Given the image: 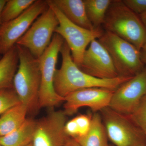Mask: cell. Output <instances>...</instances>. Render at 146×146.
Here are the masks:
<instances>
[{"mask_svg":"<svg viewBox=\"0 0 146 146\" xmlns=\"http://www.w3.org/2000/svg\"><path fill=\"white\" fill-rule=\"evenodd\" d=\"M146 146V145H145V146Z\"/></svg>","mask_w":146,"mask_h":146,"instance_id":"cell-34","label":"cell"},{"mask_svg":"<svg viewBox=\"0 0 146 146\" xmlns=\"http://www.w3.org/2000/svg\"><path fill=\"white\" fill-rule=\"evenodd\" d=\"M47 1L59 22L54 33L59 35L64 39L70 50L73 61L79 68L87 47L94 39H98L104 30L102 29L89 30L77 25L67 19L50 0Z\"/></svg>","mask_w":146,"mask_h":146,"instance_id":"cell-7","label":"cell"},{"mask_svg":"<svg viewBox=\"0 0 146 146\" xmlns=\"http://www.w3.org/2000/svg\"><path fill=\"white\" fill-rule=\"evenodd\" d=\"M139 16L146 29V12Z\"/></svg>","mask_w":146,"mask_h":146,"instance_id":"cell-28","label":"cell"},{"mask_svg":"<svg viewBox=\"0 0 146 146\" xmlns=\"http://www.w3.org/2000/svg\"><path fill=\"white\" fill-rule=\"evenodd\" d=\"M36 121L26 118L20 127L5 136L0 137V145L5 146H26L32 143Z\"/></svg>","mask_w":146,"mask_h":146,"instance_id":"cell-15","label":"cell"},{"mask_svg":"<svg viewBox=\"0 0 146 146\" xmlns=\"http://www.w3.org/2000/svg\"><path fill=\"white\" fill-rule=\"evenodd\" d=\"M0 146H3V145H0Z\"/></svg>","mask_w":146,"mask_h":146,"instance_id":"cell-32","label":"cell"},{"mask_svg":"<svg viewBox=\"0 0 146 146\" xmlns=\"http://www.w3.org/2000/svg\"><path fill=\"white\" fill-rule=\"evenodd\" d=\"M64 146H80L74 138L69 137Z\"/></svg>","mask_w":146,"mask_h":146,"instance_id":"cell-26","label":"cell"},{"mask_svg":"<svg viewBox=\"0 0 146 146\" xmlns=\"http://www.w3.org/2000/svg\"><path fill=\"white\" fill-rule=\"evenodd\" d=\"M60 53L62 56V64L56 72L54 88L56 94L64 98L73 92L86 88L115 90L132 78L119 76L112 79H100L84 72L73 61L70 50L65 41Z\"/></svg>","mask_w":146,"mask_h":146,"instance_id":"cell-1","label":"cell"},{"mask_svg":"<svg viewBox=\"0 0 146 146\" xmlns=\"http://www.w3.org/2000/svg\"><path fill=\"white\" fill-rule=\"evenodd\" d=\"M129 116L142 130H146V95L141 100L135 111Z\"/></svg>","mask_w":146,"mask_h":146,"instance_id":"cell-22","label":"cell"},{"mask_svg":"<svg viewBox=\"0 0 146 146\" xmlns=\"http://www.w3.org/2000/svg\"><path fill=\"white\" fill-rule=\"evenodd\" d=\"M16 46L11 48L0 59V90L13 87V82L19 65Z\"/></svg>","mask_w":146,"mask_h":146,"instance_id":"cell-17","label":"cell"},{"mask_svg":"<svg viewBox=\"0 0 146 146\" xmlns=\"http://www.w3.org/2000/svg\"><path fill=\"white\" fill-rule=\"evenodd\" d=\"M122 1L127 7L138 16L146 12V0H122Z\"/></svg>","mask_w":146,"mask_h":146,"instance_id":"cell-24","label":"cell"},{"mask_svg":"<svg viewBox=\"0 0 146 146\" xmlns=\"http://www.w3.org/2000/svg\"><path fill=\"white\" fill-rule=\"evenodd\" d=\"M86 15L95 30L102 29L112 0H84Z\"/></svg>","mask_w":146,"mask_h":146,"instance_id":"cell-19","label":"cell"},{"mask_svg":"<svg viewBox=\"0 0 146 146\" xmlns=\"http://www.w3.org/2000/svg\"><path fill=\"white\" fill-rule=\"evenodd\" d=\"M64 40L59 35L54 33L50 44L38 58L41 73L39 91V108H52L64 101V98L58 96L54 88L55 74L58 58Z\"/></svg>","mask_w":146,"mask_h":146,"instance_id":"cell-5","label":"cell"},{"mask_svg":"<svg viewBox=\"0 0 146 146\" xmlns=\"http://www.w3.org/2000/svg\"><path fill=\"white\" fill-rule=\"evenodd\" d=\"M27 108L22 103L11 108L0 117V137L5 136L18 128L26 119Z\"/></svg>","mask_w":146,"mask_h":146,"instance_id":"cell-18","label":"cell"},{"mask_svg":"<svg viewBox=\"0 0 146 146\" xmlns=\"http://www.w3.org/2000/svg\"><path fill=\"white\" fill-rule=\"evenodd\" d=\"M1 57H1V54H0V59H1Z\"/></svg>","mask_w":146,"mask_h":146,"instance_id":"cell-31","label":"cell"},{"mask_svg":"<svg viewBox=\"0 0 146 146\" xmlns=\"http://www.w3.org/2000/svg\"><path fill=\"white\" fill-rule=\"evenodd\" d=\"M98 39L109 53L119 76L132 77L145 68L140 51L132 44L106 31Z\"/></svg>","mask_w":146,"mask_h":146,"instance_id":"cell-4","label":"cell"},{"mask_svg":"<svg viewBox=\"0 0 146 146\" xmlns=\"http://www.w3.org/2000/svg\"><path fill=\"white\" fill-rule=\"evenodd\" d=\"M115 90L102 88L80 89L64 98V112L66 115H74L79 108L88 107L98 112L108 107Z\"/></svg>","mask_w":146,"mask_h":146,"instance_id":"cell-12","label":"cell"},{"mask_svg":"<svg viewBox=\"0 0 146 146\" xmlns=\"http://www.w3.org/2000/svg\"><path fill=\"white\" fill-rule=\"evenodd\" d=\"M80 69L84 72L100 79H112L119 76L112 58L98 39L88 46Z\"/></svg>","mask_w":146,"mask_h":146,"instance_id":"cell-13","label":"cell"},{"mask_svg":"<svg viewBox=\"0 0 146 146\" xmlns=\"http://www.w3.org/2000/svg\"><path fill=\"white\" fill-rule=\"evenodd\" d=\"M68 19L77 25L95 30L86 15L84 0H50Z\"/></svg>","mask_w":146,"mask_h":146,"instance_id":"cell-14","label":"cell"},{"mask_svg":"<svg viewBox=\"0 0 146 146\" xmlns=\"http://www.w3.org/2000/svg\"><path fill=\"white\" fill-rule=\"evenodd\" d=\"M19 55V65L13 79V88L21 103L28 113L39 109V98L41 73L38 58L23 47L16 45Z\"/></svg>","mask_w":146,"mask_h":146,"instance_id":"cell-2","label":"cell"},{"mask_svg":"<svg viewBox=\"0 0 146 146\" xmlns=\"http://www.w3.org/2000/svg\"><path fill=\"white\" fill-rule=\"evenodd\" d=\"M109 146H110V145H109Z\"/></svg>","mask_w":146,"mask_h":146,"instance_id":"cell-33","label":"cell"},{"mask_svg":"<svg viewBox=\"0 0 146 146\" xmlns=\"http://www.w3.org/2000/svg\"><path fill=\"white\" fill-rule=\"evenodd\" d=\"M47 1L35 0L22 14L0 27V54L4 55L16 46L35 21L48 8Z\"/></svg>","mask_w":146,"mask_h":146,"instance_id":"cell-9","label":"cell"},{"mask_svg":"<svg viewBox=\"0 0 146 146\" xmlns=\"http://www.w3.org/2000/svg\"><path fill=\"white\" fill-rule=\"evenodd\" d=\"M146 95V67L115 90L108 107L122 115L130 116Z\"/></svg>","mask_w":146,"mask_h":146,"instance_id":"cell-10","label":"cell"},{"mask_svg":"<svg viewBox=\"0 0 146 146\" xmlns=\"http://www.w3.org/2000/svg\"><path fill=\"white\" fill-rule=\"evenodd\" d=\"M35 0H8L1 14L2 23L12 21L21 16Z\"/></svg>","mask_w":146,"mask_h":146,"instance_id":"cell-20","label":"cell"},{"mask_svg":"<svg viewBox=\"0 0 146 146\" xmlns=\"http://www.w3.org/2000/svg\"><path fill=\"white\" fill-rule=\"evenodd\" d=\"M21 103L13 87L0 90V115Z\"/></svg>","mask_w":146,"mask_h":146,"instance_id":"cell-21","label":"cell"},{"mask_svg":"<svg viewBox=\"0 0 146 146\" xmlns=\"http://www.w3.org/2000/svg\"><path fill=\"white\" fill-rule=\"evenodd\" d=\"M66 115L62 110L52 111L36 121L33 146H64L69 136L65 131Z\"/></svg>","mask_w":146,"mask_h":146,"instance_id":"cell-11","label":"cell"},{"mask_svg":"<svg viewBox=\"0 0 146 146\" xmlns=\"http://www.w3.org/2000/svg\"><path fill=\"white\" fill-rule=\"evenodd\" d=\"M144 131V132H145V134L146 136V130H145V131Z\"/></svg>","mask_w":146,"mask_h":146,"instance_id":"cell-30","label":"cell"},{"mask_svg":"<svg viewBox=\"0 0 146 146\" xmlns=\"http://www.w3.org/2000/svg\"><path fill=\"white\" fill-rule=\"evenodd\" d=\"M92 116L91 114H81L74 118L78 130L77 138L84 136L88 132L91 125Z\"/></svg>","mask_w":146,"mask_h":146,"instance_id":"cell-23","label":"cell"},{"mask_svg":"<svg viewBox=\"0 0 146 146\" xmlns=\"http://www.w3.org/2000/svg\"><path fill=\"white\" fill-rule=\"evenodd\" d=\"M141 60L145 65H146V40L143 46L140 51Z\"/></svg>","mask_w":146,"mask_h":146,"instance_id":"cell-25","label":"cell"},{"mask_svg":"<svg viewBox=\"0 0 146 146\" xmlns=\"http://www.w3.org/2000/svg\"><path fill=\"white\" fill-rule=\"evenodd\" d=\"M80 146H109L108 138L100 114L92 115L90 129L84 136L74 138Z\"/></svg>","mask_w":146,"mask_h":146,"instance_id":"cell-16","label":"cell"},{"mask_svg":"<svg viewBox=\"0 0 146 146\" xmlns=\"http://www.w3.org/2000/svg\"><path fill=\"white\" fill-rule=\"evenodd\" d=\"M103 27L129 42L140 51L146 40V29L138 15L125 5L122 0H112Z\"/></svg>","mask_w":146,"mask_h":146,"instance_id":"cell-3","label":"cell"},{"mask_svg":"<svg viewBox=\"0 0 146 146\" xmlns=\"http://www.w3.org/2000/svg\"><path fill=\"white\" fill-rule=\"evenodd\" d=\"M26 146H33V144L31 143L29 144V145H27Z\"/></svg>","mask_w":146,"mask_h":146,"instance_id":"cell-29","label":"cell"},{"mask_svg":"<svg viewBox=\"0 0 146 146\" xmlns=\"http://www.w3.org/2000/svg\"><path fill=\"white\" fill-rule=\"evenodd\" d=\"M7 1V0H0V27L2 24L1 22L2 12L3 9Z\"/></svg>","mask_w":146,"mask_h":146,"instance_id":"cell-27","label":"cell"},{"mask_svg":"<svg viewBox=\"0 0 146 146\" xmlns=\"http://www.w3.org/2000/svg\"><path fill=\"white\" fill-rule=\"evenodd\" d=\"M59 22L55 13L48 8L34 21L16 45L28 50L35 57L39 58L49 46Z\"/></svg>","mask_w":146,"mask_h":146,"instance_id":"cell-8","label":"cell"},{"mask_svg":"<svg viewBox=\"0 0 146 146\" xmlns=\"http://www.w3.org/2000/svg\"><path fill=\"white\" fill-rule=\"evenodd\" d=\"M100 112L108 138L114 145H146L145 132L129 116L118 113L109 107Z\"/></svg>","mask_w":146,"mask_h":146,"instance_id":"cell-6","label":"cell"}]
</instances>
